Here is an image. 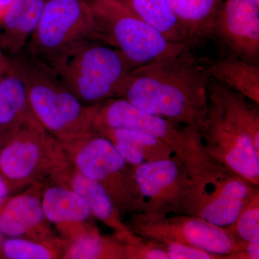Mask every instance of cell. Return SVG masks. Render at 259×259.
<instances>
[{"label": "cell", "instance_id": "obj_36", "mask_svg": "<svg viewBox=\"0 0 259 259\" xmlns=\"http://www.w3.org/2000/svg\"><path fill=\"white\" fill-rule=\"evenodd\" d=\"M250 1L254 2V3H258V4H259V0H250Z\"/></svg>", "mask_w": 259, "mask_h": 259}, {"label": "cell", "instance_id": "obj_35", "mask_svg": "<svg viewBox=\"0 0 259 259\" xmlns=\"http://www.w3.org/2000/svg\"><path fill=\"white\" fill-rule=\"evenodd\" d=\"M5 143V139L4 138L2 137L1 136H0V151H1L2 148L1 146H3V144H4Z\"/></svg>", "mask_w": 259, "mask_h": 259}, {"label": "cell", "instance_id": "obj_19", "mask_svg": "<svg viewBox=\"0 0 259 259\" xmlns=\"http://www.w3.org/2000/svg\"><path fill=\"white\" fill-rule=\"evenodd\" d=\"M33 117L26 84L10 57L8 69L0 79V136L5 140Z\"/></svg>", "mask_w": 259, "mask_h": 259}, {"label": "cell", "instance_id": "obj_14", "mask_svg": "<svg viewBox=\"0 0 259 259\" xmlns=\"http://www.w3.org/2000/svg\"><path fill=\"white\" fill-rule=\"evenodd\" d=\"M45 182L5 202L0 210V229L8 238H24L39 241H56L42 210L41 196Z\"/></svg>", "mask_w": 259, "mask_h": 259}, {"label": "cell", "instance_id": "obj_11", "mask_svg": "<svg viewBox=\"0 0 259 259\" xmlns=\"http://www.w3.org/2000/svg\"><path fill=\"white\" fill-rule=\"evenodd\" d=\"M200 134L211 159L259 187L258 151L250 138L227 118L209 95L205 124Z\"/></svg>", "mask_w": 259, "mask_h": 259}, {"label": "cell", "instance_id": "obj_12", "mask_svg": "<svg viewBox=\"0 0 259 259\" xmlns=\"http://www.w3.org/2000/svg\"><path fill=\"white\" fill-rule=\"evenodd\" d=\"M137 207L135 212L185 214L190 177L179 158L135 167Z\"/></svg>", "mask_w": 259, "mask_h": 259}, {"label": "cell", "instance_id": "obj_28", "mask_svg": "<svg viewBox=\"0 0 259 259\" xmlns=\"http://www.w3.org/2000/svg\"><path fill=\"white\" fill-rule=\"evenodd\" d=\"M158 243L166 250L169 259H222L217 255L192 245L171 241Z\"/></svg>", "mask_w": 259, "mask_h": 259}, {"label": "cell", "instance_id": "obj_31", "mask_svg": "<svg viewBox=\"0 0 259 259\" xmlns=\"http://www.w3.org/2000/svg\"><path fill=\"white\" fill-rule=\"evenodd\" d=\"M14 2L15 0H0V21Z\"/></svg>", "mask_w": 259, "mask_h": 259}, {"label": "cell", "instance_id": "obj_22", "mask_svg": "<svg viewBox=\"0 0 259 259\" xmlns=\"http://www.w3.org/2000/svg\"><path fill=\"white\" fill-rule=\"evenodd\" d=\"M189 46L212 36L213 25L223 0H170Z\"/></svg>", "mask_w": 259, "mask_h": 259}, {"label": "cell", "instance_id": "obj_26", "mask_svg": "<svg viewBox=\"0 0 259 259\" xmlns=\"http://www.w3.org/2000/svg\"><path fill=\"white\" fill-rule=\"evenodd\" d=\"M226 228L240 243H259V193L255 194L236 221Z\"/></svg>", "mask_w": 259, "mask_h": 259}, {"label": "cell", "instance_id": "obj_30", "mask_svg": "<svg viewBox=\"0 0 259 259\" xmlns=\"http://www.w3.org/2000/svg\"><path fill=\"white\" fill-rule=\"evenodd\" d=\"M10 192V187L5 177L0 173V207L5 203Z\"/></svg>", "mask_w": 259, "mask_h": 259}, {"label": "cell", "instance_id": "obj_32", "mask_svg": "<svg viewBox=\"0 0 259 259\" xmlns=\"http://www.w3.org/2000/svg\"><path fill=\"white\" fill-rule=\"evenodd\" d=\"M10 63V57L8 59V60L6 61V62L4 63V64L0 65V79L3 77V74H5V71H6L7 69H8V65H9Z\"/></svg>", "mask_w": 259, "mask_h": 259}, {"label": "cell", "instance_id": "obj_5", "mask_svg": "<svg viewBox=\"0 0 259 259\" xmlns=\"http://www.w3.org/2000/svg\"><path fill=\"white\" fill-rule=\"evenodd\" d=\"M76 171L100 184L123 217L136 212L137 187L131 166L105 136L93 131L61 143Z\"/></svg>", "mask_w": 259, "mask_h": 259}, {"label": "cell", "instance_id": "obj_34", "mask_svg": "<svg viewBox=\"0 0 259 259\" xmlns=\"http://www.w3.org/2000/svg\"><path fill=\"white\" fill-rule=\"evenodd\" d=\"M3 233H2L1 229H0V250H2V246L3 244Z\"/></svg>", "mask_w": 259, "mask_h": 259}, {"label": "cell", "instance_id": "obj_25", "mask_svg": "<svg viewBox=\"0 0 259 259\" xmlns=\"http://www.w3.org/2000/svg\"><path fill=\"white\" fill-rule=\"evenodd\" d=\"M66 241H39L24 238H9L3 242L2 251L9 259H50L64 255Z\"/></svg>", "mask_w": 259, "mask_h": 259}, {"label": "cell", "instance_id": "obj_33", "mask_svg": "<svg viewBox=\"0 0 259 259\" xmlns=\"http://www.w3.org/2000/svg\"><path fill=\"white\" fill-rule=\"evenodd\" d=\"M8 59H9V56H7L5 54L4 51H3L1 47H0V65L4 64V63L8 60Z\"/></svg>", "mask_w": 259, "mask_h": 259}, {"label": "cell", "instance_id": "obj_15", "mask_svg": "<svg viewBox=\"0 0 259 259\" xmlns=\"http://www.w3.org/2000/svg\"><path fill=\"white\" fill-rule=\"evenodd\" d=\"M68 186L79 194L88 204L93 217L115 232V236L124 243H134L139 239L122 220L111 197L96 181L83 176L70 163L52 180Z\"/></svg>", "mask_w": 259, "mask_h": 259}, {"label": "cell", "instance_id": "obj_16", "mask_svg": "<svg viewBox=\"0 0 259 259\" xmlns=\"http://www.w3.org/2000/svg\"><path fill=\"white\" fill-rule=\"evenodd\" d=\"M41 202L47 221L60 228L68 238L66 242L72 241L91 227L88 222L93 215L88 204L68 186L58 182L44 185Z\"/></svg>", "mask_w": 259, "mask_h": 259}, {"label": "cell", "instance_id": "obj_8", "mask_svg": "<svg viewBox=\"0 0 259 259\" xmlns=\"http://www.w3.org/2000/svg\"><path fill=\"white\" fill-rule=\"evenodd\" d=\"M126 226L136 236L158 242L171 241L192 245L227 259L244 248L226 228L187 214L130 213Z\"/></svg>", "mask_w": 259, "mask_h": 259}, {"label": "cell", "instance_id": "obj_2", "mask_svg": "<svg viewBox=\"0 0 259 259\" xmlns=\"http://www.w3.org/2000/svg\"><path fill=\"white\" fill-rule=\"evenodd\" d=\"M83 105L120 97L134 66L120 51L99 40L76 42L44 61Z\"/></svg>", "mask_w": 259, "mask_h": 259}, {"label": "cell", "instance_id": "obj_17", "mask_svg": "<svg viewBox=\"0 0 259 259\" xmlns=\"http://www.w3.org/2000/svg\"><path fill=\"white\" fill-rule=\"evenodd\" d=\"M45 0H15L2 19L0 47L10 57L25 51L36 30Z\"/></svg>", "mask_w": 259, "mask_h": 259}, {"label": "cell", "instance_id": "obj_7", "mask_svg": "<svg viewBox=\"0 0 259 259\" xmlns=\"http://www.w3.org/2000/svg\"><path fill=\"white\" fill-rule=\"evenodd\" d=\"M103 128L132 130L151 135L171 146L185 164L192 163L203 151L197 127L181 125L144 111L122 97L97 104L93 130Z\"/></svg>", "mask_w": 259, "mask_h": 259}, {"label": "cell", "instance_id": "obj_20", "mask_svg": "<svg viewBox=\"0 0 259 259\" xmlns=\"http://www.w3.org/2000/svg\"><path fill=\"white\" fill-rule=\"evenodd\" d=\"M209 83L208 95L212 97L231 122L251 140L259 152V112L258 105L249 99L214 80Z\"/></svg>", "mask_w": 259, "mask_h": 259}, {"label": "cell", "instance_id": "obj_29", "mask_svg": "<svg viewBox=\"0 0 259 259\" xmlns=\"http://www.w3.org/2000/svg\"><path fill=\"white\" fill-rule=\"evenodd\" d=\"M259 243H246L244 248L228 255L227 259H258Z\"/></svg>", "mask_w": 259, "mask_h": 259}, {"label": "cell", "instance_id": "obj_23", "mask_svg": "<svg viewBox=\"0 0 259 259\" xmlns=\"http://www.w3.org/2000/svg\"><path fill=\"white\" fill-rule=\"evenodd\" d=\"M145 23L157 30L168 42L189 46L170 0H119Z\"/></svg>", "mask_w": 259, "mask_h": 259}, {"label": "cell", "instance_id": "obj_3", "mask_svg": "<svg viewBox=\"0 0 259 259\" xmlns=\"http://www.w3.org/2000/svg\"><path fill=\"white\" fill-rule=\"evenodd\" d=\"M11 58L26 84L34 116L61 143L93 131L97 105H83L45 61L25 53Z\"/></svg>", "mask_w": 259, "mask_h": 259}, {"label": "cell", "instance_id": "obj_37", "mask_svg": "<svg viewBox=\"0 0 259 259\" xmlns=\"http://www.w3.org/2000/svg\"><path fill=\"white\" fill-rule=\"evenodd\" d=\"M100 1H102V0H100Z\"/></svg>", "mask_w": 259, "mask_h": 259}, {"label": "cell", "instance_id": "obj_1", "mask_svg": "<svg viewBox=\"0 0 259 259\" xmlns=\"http://www.w3.org/2000/svg\"><path fill=\"white\" fill-rule=\"evenodd\" d=\"M209 74L190 46L135 68L120 97L141 110L202 131L208 102Z\"/></svg>", "mask_w": 259, "mask_h": 259}, {"label": "cell", "instance_id": "obj_27", "mask_svg": "<svg viewBox=\"0 0 259 259\" xmlns=\"http://www.w3.org/2000/svg\"><path fill=\"white\" fill-rule=\"evenodd\" d=\"M125 259H169V257L158 242L139 237L137 241L125 244Z\"/></svg>", "mask_w": 259, "mask_h": 259}, {"label": "cell", "instance_id": "obj_6", "mask_svg": "<svg viewBox=\"0 0 259 259\" xmlns=\"http://www.w3.org/2000/svg\"><path fill=\"white\" fill-rule=\"evenodd\" d=\"M100 40L120 51L135 68L187 44L168 42L119 0H89Z\"/></svg>", "mask_w": 259, "mask_h": 259}, {"label": "cell", "instance_id": "obj_21", "mask_svg": "<svg viewBox=\"0 0 259 259\" xmlns=\"http://www.w3.org/2000/svg\"><path fill=\"white\" fill-rule=\"evenodd\" d=\"M209 77L259 104V67L230 54L207 68Z\"/></svg>", "mask_w": 259, "mask_h": 259}, {"label": "cell", "instance_id": "obj_18", "mask_svg": "<svg viewBox=\"0 0 259 259\" xmlns=\"http://www.w3.org/2000/svg\"><path fill=\"white\" fill-rule=\"evenodd\" d=\"M95 131L110 140L124 159L134 167L149 162L179 158L166 143L146 133L110 128Z\"/></svg>", "mask_w": 259, "mask_h": 259}, {"label": "cell", "instance_id": "obj_13", "mask_svg": "<svg viewBox=\"0 0 259 259\" xmlns=\"http://www.w3.org/2000/svg\"><path fill=\"white\" fill-rule=\"evenodd\" d=\"M212 36L231 54L256 64L259 56V4L250 0L223 2L213 25Z\"/></svg>", "mask_w": 259, "mask_h": 259}, {"label": "cell", "instance_id": "obj_10", "mask_svg": "<svg viewBox=\"0 0 259 259\" xmlns=\"http://www.w3.org/2000/svg\"><path fill=\"white\" fill-rule=\"evenodd\" d=\"M258 193V187L222 166L205 176L190 178L185 214L226 228Z\"/></svg>", "mask_w": 259, "mask_h": 259}, {"label": "cell", "instance_id": "obj_24", "mask_svg": "<svg viewBox=\"0 0 259 259\" xmlns=\"http://www.w3.org/2000/svg\"><path fill=\"white\" fill-rule=\"evenodd\" d=\"M64 258L125 259V244L116 237L102 236L91 226L72 241L66 242Z\"/></svg>", "mask_w": 259, "mask_h": 259}, {"label": "cell", "instance_id": "obj_4", "mask_svg": "<svg viewBox=\"0 0 259 259\" xmlns=\"http://www.w3.org/2000/svg\"><path fill=\"white\" fill-rule=\"evenodd\" d=\"M3 146L0 173L9 185L31 186L52 180L69 164L60 141L35 117L8 135Z\"/></svg>", "mask_w": 259, "mask_h": 259}, {"label": "cell", "instance_id": "obj_9", "mask_svg": "<svg viewBox=\"0 0 259 259\" xmlns=\"http://www.w3.org/2000/svg\"><path fill=\"white\" fill-rule=\"evenodd\" d=\"M90 40L101 41L89 0H45L23 53L46 61L72 44Z\"/></svg>", "mask_w": 259, "mask_h": 259}]
</instances>
